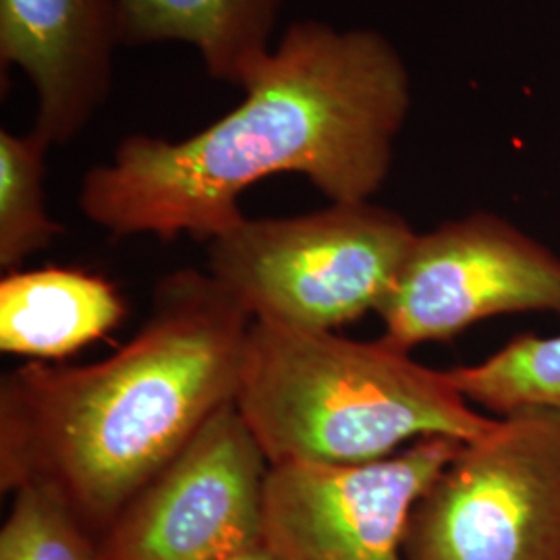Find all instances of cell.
Here are the masks:
<instances>
[{
    "mask_svg": "<svg viewBox=\"0 0 560 560\" xmlns=\"http://www.w3.org/2000/svg\"><path fill=\"white\" fill-rule=\"evenodd\" d=\"M241 90L237 108L187 140L120 141L83 177L85 219L115 237L212 241L275 175H301L330 201L381 191L411 110L409 69L381 32L298 21Z\"/></svg>",
    "mask_w": 560,
    "mask_h": 560,
    "instance_id": "6da1fadb",
    "label": "cell"
},
{
    "mask_svg": "<svg viewBox=\"0 0 560 560\" xmlns=\"http://www.w3.org/2000/svg\"><path fill=\"white\" fill-rule=\"evenodd\" d=\"M0 560H102L101 540L60 494L30 483L0 529Z\"/></svg>",
    "mask_w": 560,
    "mask_h": 560,
    "instance_id": "5bb4252c",
    "label": "cell"
},
{
    "mask_svg": "<svg viewBox=\"0 0 560 560\" xmlns=\"http://www.w3.org/2000/svg\"><path fill=\"white\" fill-rule=\"evenodd\" d=\"M460 444L425 439L372 463L270 467L264 546L277 560H407L411 513Z\"/></svg>",
    "mask_w": 560,
    "mask_h": 560,
    "instance_id": "ba28073f",
    "label": "cell"
},
{
    "mask_svg": "<svg viewBox=\"0 0 560 560\" xmlns=\"http://www.w3.org/2000/svg\"><path fill=\"white\" fill-rule=\"evenodd\" d=\"M117 0H0V65L36 94L34 131L69 143L110 101Z\"/></svg>",
    "mask_w": 560,
    "mask_h": 560,
    "instance_id": "9c48e42d",
    "label": "cell"
},
{
    "mask_svg": "<svg viewBox=\"0 0 560 560\" xmlns=\"http://www.w3.org/2000/svg\"><path fill=\"white\" fill-rule=\"evenodd\" d=\"M560 314V258L513 222L474 212L418 233L378 307L388 345L411 351L511 314Z\"/></svg>",
    "mask_w": 560,
    "mask_h": 560,
    "instance_id": "8992f818",
    "label": "cell"
},
{
    "mask_svg": "<svg viewBox=\"0 0 560 560\" xmlns=\"http://www.w3.org/2000/svg\"><path fill=\"white\" fill-rule=\"evenodd\" d=\"M235 407L270 467L360 465L407 442L478 441L497 418L463 397L451 372L386 340H351L254 320Z\"/></svg>",
    "mask_w": 560,
    "mask_h": 560,
    "instance_id": "3957f363",
    "label": "cell"
},
{
    "mask_svg": "<svg viewBox=\"0 0 560 560\" xmlns=\"http://www.w3.org/2000/svg\"><path fill=\"white\" fill-rule=\"evenodd\" d=\"M270 463L224 405L102 536V560H224L261 544Z\"/></svg>",
    "mask_w": 560,
    "mask_h": 560,
    "instance_id": "52a82bcc",
    "label": "cell"
},
{
    "mask_svg": "<svg viewBox=\"0 0 560 560\" xmlns=\"http://www.w3.org/2000/svg\"><path fill=\"white\" fill-rule=\"evenodd\" d=\"M448 372L463 397L492 418L540 413L560 423V332H523L486 360Z\"/></svg>",
    "mask_w": 560,
    "mask_h": 560,
    "instance_id": "7c38bea8",
    "label": "cell"
},
{
    "mask_svg": "<svg viewBox=\"0 0 560 560\" xmlns=\"http://www.w3.org/2000/svg\"><path fill=\"white\" fill-rule=\"evenodd\" d=\"M284 0H117L120 46L180 42L212 80L243 88L275 50Z\"/></svg>",
    "mask_w": 560,
    "mask_h": 560,
    "instance_id": "30bf717a",
    "label": "cell"
},
{
    "mask_svg": "<svg viewBox=\"0 0 560 560\" xmlns=\"http://www.w3.org/2000/svg\"><path fill=\"white\" fill-rule=\"evenodd\" d=\"M38 131H0V266L15 272L21 261L50 247L65 233L46 210V154Z\"/></svg>",
    "mask_w": 560,
    "mask_h": 560,
    "instance_id": "4fadbf2b",
    "label": "cell"
},
{
    "mask_svg": "<svg viewBox=\"0 0 560 560\" xmlns=\"http://www.w3.org/2000/svg\"><path fill=\"white\" fill-rule=\"evenodd\" d=\"M224 560H277V557H275V555L264 546V541H261L258 546H252V548L243 550L240 555L229 557V559Z\"/></svg>",
    "mask_w": 560,
    "mask_h": 560,
    "instance_id": "9a60e30c",
    "label": "cell"
},
{
    "mask_svg": "<svg viewBox=\"0 0 560 560\" xmlns=\"http://www.w3.org/2000/svg\"><path fill=\"white\" fill-rule=\"evenodd\" d=\"M418 231L370 201L245 219L210 241V275L254 320L332 330L378 312Z\"/></svg>",
    "mask_w": 560,
    "mask_h": 560,
    "instance_id": "277c9868",
    "label": "cell"
},
{
    "mask_svg": "<svg viewBox=\"0 0 560 560\" xmlns=\"http://www.w3.org/2000/svg\"><path fill=\"white\" fill-rule=\"evenodd\" d=\"M407 560H560V423L497 418L423 492Z\"/></svg>",
    "mask_w": 560,
    "mask_h": 560,
    "instance_id": "5b68a950",
    "label": "cell"
},
{
    "mask_svg": "<svg viewBox=\"0 0 560 560\" xmlns=\"http://www.w3.org/2000/svg\"><path fill=\"white\" fill-rule=\"evenodd\" d=\"M254 316L210 272L161 280L138 335L90 365L0 382V488L46 486L102 540L240 388Z\"/></svg>",
    "mask_w": 560,
    "mask_h": 560,
    "instance_id": "7a4b0ae2",
    "label": "cell"
},
{
    "mask_svg": "<svg viewBox=\"0 0 560 560\" xmlns=\"http://www.w3.org/2000/svg\"><path fill=\"white\" fill-rule=\"evenodd\" d=\"M125 312L113 282L78 268L11 272L0 280V349L60 360L110 332Z\"/></svg>",
    "mask_w": 560,
    "mask_h": 560,
    "instance_id": "8fae6325",
    "label": "cell"
}]
</instances>
